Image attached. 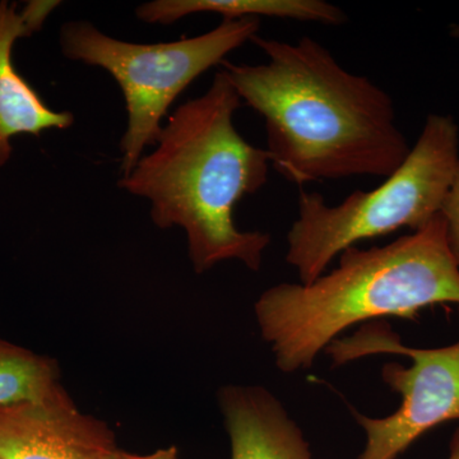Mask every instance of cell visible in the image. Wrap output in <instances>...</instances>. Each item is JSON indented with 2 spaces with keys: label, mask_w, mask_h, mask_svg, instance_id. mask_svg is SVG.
Returning a JSON list of instances; mask_svg holds the SVG:
<instances>
[{
  "label": "cell",
  "mask_w": 459,
  "mask_h": 459,
  "mask_svg": "<svg viewBox=\"0 0 459 459\" xmlns=\"http://www.w3.org/2000/svg\"><path fill=\"white\" fill-rule=\"evenodd\" d=\"M197 13L220 14L222 21L271 17L327 26L347 21L342 9L325 0H153L135 8V17L150 25L170 26Z\"/></svg>",
  "instance_id": "10"
},
{
  "label": "cell",
  "mask_w": 459,
  "mask_h": 459,
  "mask_svg": "<svg viewBox=\"0 0 459 459\" xmlns=\"http://www.w3.org/2000/svg\"><path fill=\"white\" fill-rule=\"evenodd\" d=\"M264 65L222 63L241 102L264 120L272 168L298 186L347 178H388L411 147L391 96L343 68L309 36L298 42L253 38Z\"/></svg>",
  "instance_id": "1"
},
{
  "label": "cell",
  "mask_w": 459,
  "mask_h": 459,
  "mask_svg": "<svg viewBox=\"0 0 459 459\" xmlns=\"http://www.w3.org/2000/svg\"><path fill=\"white\" fill-rule=\"evenodd\" d=\"M261 18L221 21L211 31L159 44L117 40L87 21H71L59 32L66 59L98 66L119 84L126 101V133L120 141V172L126 177L155 147L162 119L190 84L232 51L258 35Z\"/></svg>",
  "instance_id": "5"
},
{
  "label": "cell",
  "mask_w": 459,
  "mask_h": 459,
  "mask_svg": "<svg viewBox=\"0 0 459 459\" xmlns=\"http://www.w3.org/2000/svg\"><path fill=\"white\" fill-rule=\"evenodd\" d=\"M449 33H451V38L458 39L459 40V23H453V25L449 27Z\"/></svg>",
  "instance_id": "15"
},
{
  "label": "cell",
  "mask_w": 459,
  "mask_h": 459,
  "mask_svg": "<svg viewBox=\"0 0 459 459\" xmlns=\"http://www.w3.org/2000/svg\"><path fill=\"white\" fill-rule=\"evenodd\" d=\"M122 451L63 385L44 400L0 407V459H119Z\"/></svg>",
  "instance_id": "7"
},
{
  "label": "cell",
  "mask_w": 459,
  "mask_h": 459,
  "mask_svg": "<svg viewBox=\"0 0 459 459\" xmlns=\"http://www.w3.org/2000/svg\"><path fill=\"white\" fill-rule=\"evenodd\" d=\"M459 168V128L451 115L431 114L400 168L373 190H355L329 205L301 190L299 216L287 234L286 262L309 285L360 241L397 230L425 228L442 211Z\"/></svg>",
  "instance_id": "4"
},
{
  "label": "cell",
  "mask_w": 459,
  "mask_h": 459,
  "mask_svg": "<svg viewBox=\"0 0 459 459\" xmlns=\"http://www.w3.org/2000/svg\"><path fill=\"white\" fill-rule=\"evenodd\" d=\"M59 2H29L22 8L0 0V169L11 161L17 135L40 137L74 124L71 111L53 110L13 63L14 45L40 31Z\"/></svg>",
  "instance_id": "8"
},
{
  "label": "cell",
  "mask_w": 459,
  "mask_h": 459,
  "mask_svg": "<svg viewBox=\"0 0 459 459\" xmlns=\"http://www.w3.org/2000/svg\"><path fill=\"white\" fill-rule=\"evenodd\" d=\"M119 459H180L179 451L177 446H170L166 448H160L148 455H135V453H129L122 451Z\"/></svg>",
  "instance_id": "13"
},
{
  "label": "cell",
  "mask_w": 459,
  "mask_h": 459,
  "mask_svg": "<svg viewBox=\"0 0 459 459\" xmlns=\"http://www.w3.org/2000/svg\"><path fill=\"white\" fill-rule=\"evenodd\" d=\"M334 365L380 353L403 355L410 368L386 364L382 377L402 397L400 409L386 418L353 411L365 433L356 459H398L419 437L446 421L459 420V341L442 349H412L385 325H368L353 336L337 338L325 350Z\"/></svg>",
  "instance_id": "6"
},
{
  "label": "cell",
  "mask_w": 459,
  "mask_h": 459,
  "mask_svg": "<svg viewBox=\"0 0 459 459\" xmlns=\"http://www.w3.org/2000/svg\"><path fill=\"white\" fill-rule=\"evenodd\" d=\"M241 100L223 71L210 89L180 105L169 117L152 152L142 156L119 188L151 204L157 228H181L195 273L238 261L261 270L271 235L243 231L235 208L268 180L267 151L238 132L234 115Z\"/></svg>",
  "instance_id": "2"
},
{
  "label": "cell",
  "mask_w": 459,
  "mask_h": 459,
  "mask_svg": "<svg viewBox=\"0 0 459 459\" xmlns=\"http://www.w3.org/2000/svg\"><path fill=\"white\" fill-rule=\"evenodd\" d=\"M231 459H314L300 427L261 385H225L217 394Z\"/></svg>",
  "instance_id": "9"
},
{
  "label": "cell",
  "mask_w": 459,
  "mask_h": 459,
  "mask_svg": "<svg viewBox=\"0 0 459 459\" xmlns=\"http://www.w3.org/2000/svg\"><path fill=\"white\" fill-rule=\"evenodd\" d=\"M60 385L56 360L0 338V407L44 400Z\"/></svg>",
  "instance_id": "11"
},
{
  "label": "cell",
  "mask_w": 459,
  "mask_h": 459,
  "mask_svg": "<svg viewBox=\"0 0 459 459\" xmlns=\"http://www.w3.org/2000/svg\"><path fill=\"white\" fill-rule=\"evenodd\" d=\"M440 214L446 222V243L459 267V168Z\"/></svg>",
  "instance_id": "12"
},
{
  "label": "cell",
  "mask_w": 459,
  "mask_h": 459,
  "mask_svg": "<svg viewBox=\"0 0 459 459\" xmlns=\"http://www.w3.org/2000/svg\"><path fill=\"white\" fill-rule=\"evenodd\" d=\"M459 304V267L437 214L425 228L370 249L352 247L336 270L309 285L279 283L255 304L263 340L286 374L309 369L320 352L358 323L415 320L420 310Z\"/></svg>",
  "instance_id": "3"
},
{
  "label": "cell",
  "mask_w": 459,
  "mask_h": 459,
  "mask_svg": "<svg viewBox=\"0 0 459 459\" xmlns=\"http://www.w3.org/2000/svg\"><path fill=\"white\" fill-rule=\"evenodd\" d=\"M446 459H459V428L453 434L451 446H449V455Z\"/></svg>",
  "instance_id": "14"
}]
</instances>
